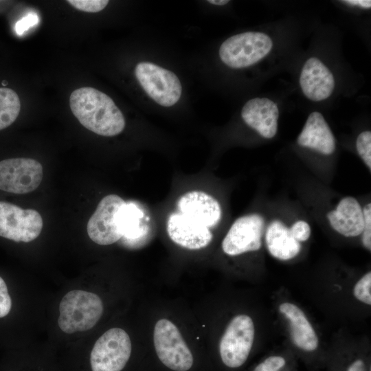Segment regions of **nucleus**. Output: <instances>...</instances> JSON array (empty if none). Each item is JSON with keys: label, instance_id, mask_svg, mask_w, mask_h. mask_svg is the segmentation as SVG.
I'll use <instances>...</instances> for the list:
<instances>
[{"label": "nucleus", "instance_id": "1", "mask_svg": "<svg viewBox=\"0 0 371 371\" xmlns=\"http://www.w3.org/2000/svg\"><path fill=\"white\" fill-rule=\"evenodd\" d=\"M69 105L80 123L98 135L115 136L125 127L124 117L113 100L93 87L74 90L69 98Z\"/></svg>", "mask_w": 371, "mask_h": 371}, {"label": "nucleus", "instance_id": "2", "mask_svg": "<svg viewBox=\"0 0 371 371\" xmlns=\"http://www.w3.org/2000/svg\"><path fill=\"white\" fill-rule=\"evenodd\" d=\"M59 312L60 328L71 334L92 328L102 315L103 304L100 297L93 293L73 290L62 298Z\"/></svg>", "mask_w": 371, "mask_h": 371}, {"label": "nucleus", "instance_id": "3", "mask_svg": "<svg viewBox=\"0 0 371 371\" xmlns=\"http://www.w3.org/2000/svg\"><path fill=\"white\" fill-rule=\"evenodd\" d=\"M155 352L161 363L174 371H188L194 358L177 324L162 317L156 321L153 330Z\"/></svg>", "mask_w": 371, "mask_h": 371}, {"label": "nucleus", "instance_id": "4", "mask_svg": "<svg viewBox=\"0 0 371 371\" xmlns=\"http://www.w3.org/2000/svg\"><path fill=\"white\" fill-rule=\"evenodd\" d=\"M255 337L252 318L239 313L228 322L219 341L218 349L222 362L230 368L242 366L251 352Z\"/></svg>", "mask_w": 371, "mask_h": 371}, {"label": "nucleus", "instance_id": "5", "mask_svg": "<svg viewBox=\"0 0 371 371\" xmlns=\"http://www.w3.org/2000/svg\"><path fill=\"white\" fill-rule=\"evenodd\" d=\"M273 42L262 32H247L234 35L221 45V60L232 68H243L255 64L271 51Z\"/></svg>", "mask_w": 371, "mask_h": 371}, {"label": "nucleus", "instance_id": "6", "mask_svg": "<svg viewBox=\"0 0 371 371\" xmlns=\"http://www.w3.org/2000/svg\"><path fill=\"white\" fill-rule=\"evenodd\" d=\"M132 350L131 338L122 328H112L95 341L90 355L92 371H122Z\"/></svg>", "mask_w": 371, "mask_h": 371}, {"label": "nucleus", "instance_id": "7", "mask_svg": "<svg viewBox=\"0 0 371 371\" xmlns=\"http://www.w3.org/2000/svg\"><path fill=\"white\" fill-rule=\"evenodd\" d=\"M135 74L146 93L161 106H172L180 99L181 85L173 72L151 63L142 62L137 65Z\"/></svg>", "mask_w": 371, "mask_h": 371}, {"label": "nucleus", "instance_id": "8", "mask_svg": "<svg viewBox=\"0 0 371 371\" xmlns=\"http://www.w3.org/2000/svg\"><path fill=\"white\" fill-rule=\"evenodd\" d=\"M126 202L118 195L109 194L99 203L87 226L92 241L100 245L113 244L122 238L120 214Z\"/></svg>", "mask_w": 371, "mask_h": 371}, {"label": "nucleus", "instance_id": "9", "mask_svg": "<svg viewBox=\"0 0 371 371\" xmlns=\"http://www.w3.org/2000/svg\"><path fill=\"white\" fill-rule=\"evenodd\" d=\"M42 228L43 219L36 210L0 201V236L29 243L40 235Z\"/></svg>", "mask_w": 371, "mask_h": 371}, {"label": "nucleus", "instance_id": "10", "mask_svg": "<svg viewBox=\"0 0 371 371\" xmlns=\"http://www.w3.org/2000/svg\"><path fill=\"white\" fill-rule=\"evenodd\" d=\"M265 231V220L259 214H249L237 218L221 243L224 254L238 256L259 250Z\"/></svg>", "mask_w": 371, "mask_h": 371}, {"label": "nucleus", "instance_id": "11", "mask_svg": "<svg viewBox=\"0 0 371 371\" xmlns=\"http://www.w3.org/2000/svg\"><path fill=\"white\" fill-rule=\"evenodd\" d=\"M43 179V167L30 158H11L0 161V190L27 194L35 190Z\"/></svg>", "mask_w": 371, "mask_h": 371}, {"label": "nucleus", "instance_id": "12", "mask_svg": "<svg viewBox=\"0 0 371 371\" xmlns=\"http://www.w3.org/2000/svg\"><path fill=\"white\" fill-rule=\"evenodd\" d=\"M166 229L170 238L177 245L192 250L206 247L212 240L210 228L181 213H173L167 221Z\"/></svg>", "mask_w": 371, "mask_h": 371}, {"label": "nucleus", "instance_id": "13", "mask_svg": "<svg viewBox=\"0 0 371 371\" xmlns=\"http://www.w3.org/2000/svg\"><path fill=\"white\" fill-rule=\"evenodd\" d=\"M179 213L208 228L216 225L222 211L218 201L211 195L201 191H190L178 201Z\"/></svg>", "mask_w": 371, "mask_h": 371}, {"label": "nucleus", "instance_id": "14", "mask_svg": "<svg viewBox=\"0 0 371 371\" xmlns=\"http://www.w3.org/2000/svg\"><path fill=\"white\" fill-rule=\"evenodd\" d=\"M300 85L302 92L311 100L328 98L335 88V79L328 68L318 58H310L304 65Z\"/></svg>", "mask_w": 371, "mask_h": 371}, {"label": "nucleus", "instance_id": "15", "mask_svg": "<svg viewBox=\"0 0 371 371\" xmlns=\"http://www.w3.org/2000/svg\"><path fill=\"white\" fill-rule=\"evenodd\" d=\"M244 122L262 137L273 138L278 130L279 110L277 104L266 98L247 101L241 111Z\"/></svg>", "mask_w": 371, "mask_h": 371}, {"label": "nucleus", "instance_id": "16", "mask_svg": "<svg viewBox=\"0 0 371 371\" xmlns=\"http://www.w3.org/2000/svg\"><path fill=\"white\" fill-rule=\"evenodd\" d=\"M326 217L331 227L345 237H356L363 232L362 207L354 197L341 199L336 208L327 213Z\"/></svg>", "mask_w": 371, "mask_h": 371}, {"label": "nucleus", "instance_id": "17", "mask_svg": "<svg viewBox=\"0 0 371 371\" xmlns=\"http://www.w3.org/2000/svg\"><path fill=\"white\" fill-rule=\"evenodd\" d=\"M297 144L329 155L336 148V142L328 123L319 112H313L308 117L304 126L297 139Z\"/></svg>", "mask_w": 371, "mask_h": 371}, {"label": "nucleus", "instance_id": "18", "mask_svg": "<svg viewBox=\"0 0 371 371\" xmlns=\"http://www.w3.org/2000/svg\"><path fill=\"white\" fill-rule=\"evenodd\" d=\"M280 312L289 322L293 343L298 348L312 352L319 344L318 337L302 310L291 302H283L279 306Z\"/></svg>", "mask_w": 371, "mask_h": 371}, {"label": "nucleus", "instance_id": "19", "mask_svg": "<svg viewBox=\"0 0 371 371\" xmlns=\"http://www.w3.org/2000/svg\"><path fill=\"white\" fill-rule=\"evenodd\" d=\"M265 240L269 253L280 260H289L301 251L302 245L291 235L289 228L280 220L272 221L265 231Z\"/></svg>", "mask_w": 371, "mask_h": 371}, {"label": "nucleus", "instance_id": "20", "mask_svg": "<svg viewBox=\"0 0 371 371\" xmlns=\"http://www.w3.org/2000/svg\"><path fill=\"white\" fill-rule=\"evenodd\" d=\"M143 213L133 203H126L120 214V227L126 245H133L144 234L142 225Z\"/></svg>", "mask_w": 371, "mask_h": 371}, {"label": "nucleus", "instance_id": "21", "mask_svg": "<svg viewBox=\"0 0 371 371\" xmlns=\"http://www.w3.org/2000/svg\"><path fill=\"white\" fill-rule=\"evenodd\" d=\"M21 109L19 95L12 89L0 87V130L10 126Z\"/></svg>", "mask_w": 371, "mask_h": 371}, {"label": "nucleus", "instance_id": "22", "mask_svg": "<svg viewBox=\"0 0 371 371\" xmlns=\"http://www.w3.org/2000/svg\"><path fill=\"white\" fill-rule=\"evenodd\" d=\"M353 295L366 305L371 304V272H367L355 284Z\"/></svg>", "mask_w": 371, "mask_h": 371}, {"label": "nucleus", "instance_id": "23", "mask_svg": "<svg viewBox=\"0 0 371 371\" xmlns=\"http://www.w3.org/2000/svg\"><path fill=\"white\" fill-rule=\"evenodd\" d=\"M357 153L369 170H371V132L361 133L356 141Z\"/></svg>", "mask_w": 371, "mask_h": 371}, {"label": "nucleus", "instance_id": "24", "mask_svg": "<svg viewBox=\"0 0 371 371\" xmlns=\"http://www.w3.org/2000/svg\"><path fill=\"white\" fill-rule=\"evenodd\" d=\"M74 8L87 12H98L108 4L107 0H69L67 1Z\"/></svg>", "mask_w": 371, "mask_h": 371}, {"label": "nucleus", "instance_id": "25", "mask_svg": "<svg viewBox=\"0 0 371 371\" xmlns=\"http://www.w3.org/2000/svg\"><path fill=\"white\" fill-rule=\"evenodd\" d=\"M363 214L364 225L362 232V243L363 247L371 251V203L366 204L362 208Z\"/></svg>", "mask_w": 371, "mask_h": 371}, {"label": "nucleus", "instance_id": "26", "mask_svg": "<svg viewBox=\"0 0 371 371\" xmlns=\"http://www.w3.org/2000/svg\"><path fill=\"white\" fill-rule=\"evenodd\" d=\"M289 229L292 236L300 243L308 240L311 234L309 224L302 220L295 222Z\"/></svg>", "mask_w": 371, "mask_h": 371}, {"label": "nucleus", "instance_id": "27", "mask_svg": "<svg viewBox=\"0 0 371 371\" xmlns=\"http://www.w3.org/2000/svg\"><path fill=\"white\" fill-rule=\"evenodd\" d=\"M12 300L8 293L7 285L0 276V318L6 316L10 311Z\"/></svg>", "mask_w": 371, "mask_h": 371}, {"label": "nucleus", "instance_id": "28", "mask_svg": "<svg viewBox=\"0 0 371 371\" xmlns=\"http://www.w3.org/2000/svg\"><path fill=\"white\" fill-rule=\"evenodd\" d=\"M38 22V15L36 13H29L16 23L15 31L17 34L21 35Z\"/></svg>", "mask_w": 371, "mask_h": 371}, {"label": "nucleus", "instance_id": "29", "mask_svg": "<svg viewBox=\"0 0 371 371\" xmlns=\"http://www.w3.org/2000/svg\"><path fill=\"white\" fill-rule=\"evenodd\" d=\"M346 371H366L365 361L361 359H355L348 366Z\"/></svg>", "mask_w": 371, "mask_h": 371}, {"label": "nucleus", "instance_id": "30", "mask_svg": "<svg viewBox=\"0 0 371 371\" xmlns=\"http://www.w3.org/2000/svg\"><path fill=\"white\" fill-rule=\"evenodd\" d=\"M342 2H345L350 5H359L363 8H370L371 7V1L370 0H347L342 1Z\"/></svg>", "mask_w": 371, "mask_h": 371}, {"label": "nucleus", "instance_id": "31", "mask_svg": "<svg viewBox=\"0 0 371 371\" xmlns=\"http://www.w3.org/2000/svg\"><path fill=\"white\" fill-rule=\"evenodd\" d=\"M254 371H276V370L271 368L263 363V362L260 363L254 368Z\"/></svg>", "mask_w": 371, "mask_h": 371}, {"label": "nucleus", "instance_id": "32", "mask_svg": "<svg viewBox=\"0 0 371 371\" xmlns=\"http://www.w3.org/2000/svg\"><path fill=\"white\" fill-rule=\"evenodd\" d=\"M208 3L217 5H223L229 3L228 0H208Z\"/></svg>", "mask_w": 371, "mask_h": 371}]
</instances>
